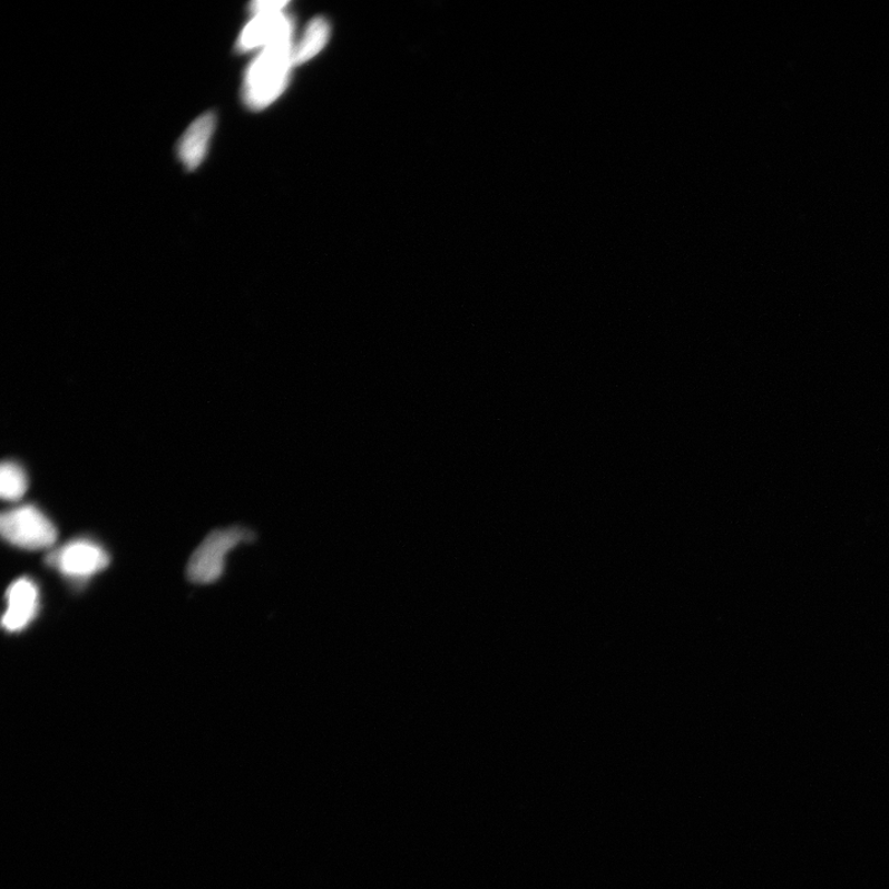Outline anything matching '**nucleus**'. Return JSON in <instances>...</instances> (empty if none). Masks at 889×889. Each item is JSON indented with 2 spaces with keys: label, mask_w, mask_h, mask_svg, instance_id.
<instances>
[{
  "label": "nucleus",
  "mask_w": 889,
  "mask_h": 889,
  "mask_svg": "<svg viewBox=\"0 0 889 889\" xmlns=\"http://www.w3.org/2000/svg\"><path fill=\"white\" fill-rule=\"evenodd\" d=\"M294 50L292 38L270 45L250 66L245 78L244 98L253 109H264L286 88Z\"/></svg>",
  "instance_id": "nucleus-1"
},
{
  "label": "nucleus",
  "mask_w": 889,
  "mask_h": 889,
  "mask_svg": "<svg viewBox=\"0 0 889 889\" xmlns=\"http://www.w3.org/2000/svg\"><path fill=\"white\" fill-rule=\"evenodd\" d=\"M254 539V534L243 528L216 530L198 546L188 563L187 576L192 583H215L224 573L225 558L234 547Z\"/></svg>",
  "instance_id": "nucleus-2"
},
{
  "label": "nucleus",
  "mask_w": 889,
  "mask_h": 889,
  "mask_svg": "<svg viewBox=\"0 0 889 889\" xmlns=\"http://www.w3.org/2000/svg\"><path fill=\"white\" fill-rule=\"evenodd\" d=\"M3 538L26 550H42L57 539L52 521L33 506H22L4 512L0 519Z\"/></svg>",
  "instance_id": "nucleus-3"
},
{
  "label": "nucleus",
  "mask_w": 889,
  "mask_h": 889,
  "mask_svg": "<svg viewBox=\"0 0 889 889\" xmlns=\"http://www.w3.org/2000/svg\"><path fill=\"white\" fill-rule=\"evenodd\" d=\"M52 567L72 579H87L109 565V556L101 546L89 540L66 544L48 557Z\"/></svg>",
  "instance_id": "nucleus-4"
},
{
  "label": "nucleus",
  "mask_w": 889,
  "mask_h": 889,
  "mask_svg": "<svg viewBox=\"0 0 889 889\" xmlns=\"http://www.w3.org/2000/svg\"><path fill=\"white\" fill-rule=\"evenodd\" d=\"M39 588L30 578H19L7 590L4 629L10 633L26 629L39 612Z\"/></svg>",
  "instance_id": "nucleus-5"
},
{
  "label": "nucleus",
  "mask_w": 889,
  "mask_h": 889,
  "mask_svg": "<svg viewBox=\"0 0 889 889\" xmlns=\"http://www.w3.org/2000/svg\"><path fill=\"white\" fill-rule=\"evenodd\" d=\"M293 25L282 11L258 13L242 33L238 48L244 51L267 48L280 40L292 38Z\"/></svg>",
  "instance_id": "nucleus-6"
},
{
  "label": "nucleus",
  "mask_w": 889,
  "mask_h": 889,
  "mask_svg": "<svg viewBox=\"0 0 889 889\" xmlns=\"http://www.w3.org/2000/svg\"><path fill=\"white\" fill-rule=\"evenodd\" d=\"M215 128V117L212 113L204 114L190 125L178 147L182 163L189 169H195L203 162L209 140Z\"/></svg>",
  "instance_id": "nucleus-7"
},
{
  "label": "nucleus",
  "mask_w": 889,
  "mask_h": 889,
  "mask_svg": "<svg viewBox=\"0 0 889 889\" xmlns=\"http://www.w3.org/2000/svg\"><path fill=\"white\" fill-rule=\"evenodd\" d=\"M329 32L330 28L326 20H313L312 25L307 27L299 48L294 50V65L310 61L312 57L321 52L328 42Z\"/></svg>",
  "instance_id": "nucleus-8"
},
{
  "label": "nucleus",
  "mask_w": 889,
  "mask_h": 889,
  "mask_svg": "<svg viewBox=\"0 0 889 889\" xmlns=\"http://www.w3.org/2000/svg\"><path fill=\"white\" fill-rule=\"evenodd\" d=\"M28 489V478L25 470L14 462H4L0 469V495L9 501L25 497Z\"/></svg>",
  "instance_id": "nucleus-9"
},
{
  "label": "nucleus",
  "mask_w": 889,
  "mask_h": 889,
  "mask_svg": "<svg viewBox=\"0 0 889 889\" xmlns=\"http://www.w3.org/2000/svg\"><path fill=\"white\" fill-rule=\"evenodd\" d=\"M287 4V2H256L253 4V11L255 14L271 13V11H282Z\"/></svg>",
  "instance_id": "nucleus-10"
}]
</instances>
